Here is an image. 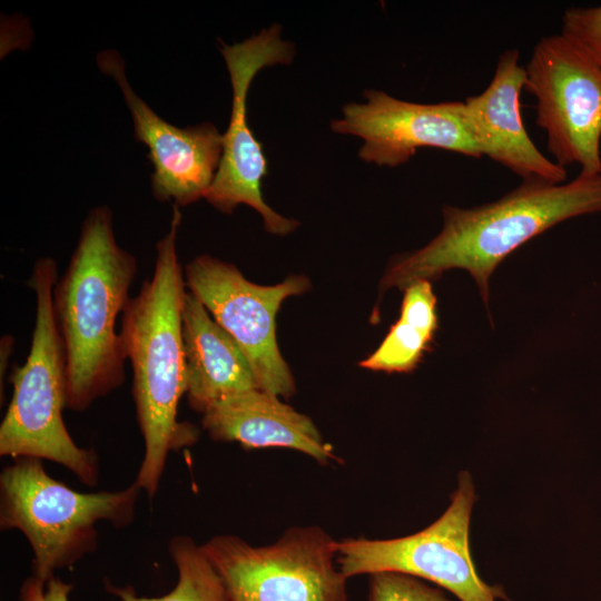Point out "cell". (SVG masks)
<instances>
[{
    "instance_id": "obj_1",
    "label": "cell",
    "mask_w": 601,
    "mask_h": 601,
    "mask_svg": "<svg viewBox=\"0 0 601 601\" xmlns=\"http://www.w3.org/2000/svg\"><path fill=\"white\" fill-rule=\"evenodd\" d=\"M180 221L174 205L169 230L156 244L152 275L130 297L119 333L132 368L131 394L145 447L134 483L149 499L158 492L170 452L194 445L199 433L177 418L186 394L181 312L188 292L177 253Z\"/></svg>"
},
{
    "instance_id": "obj_2",
    "label": "cell",
    "mask_w": 601,
    "mask_h": 601,
    "mask_svg": "<svg viewBox=\"0 0 601 601\" xmlns=\"http://www.w3.org/2000/svg\"><path fill=\"white\" fill-rule=\"evenodd\" d=\"M138 265L120 247L112 211L92 208L52 295L53 313L67 362V408L88 410L124 384L127 359L116 332Z\"/></svg>"
},
{
    "instance_id": "obj_3",
    "label": "cell",
    "mask_w": 601,
    "mask_h": 601,
    "mask_svg": "<svg viewBox=\"0 0 601 601\" xmlns=\"http://www.w3.org/2000/svg\"><path fill=\"white\" fill-rule=\"evenodd\" d=\"M600 211L601 174H579L562 184L522 180L502 198L482 206L446 205L441 231L424 247L396 257L381 289H405L417 280L462 268L475 279L487 306L489 279L506 256L563 220Z\"/></svg>"
},
{
    "instance_id": "obj_4",
    "label": "cell",
    "mask_w": 601,
    "mask_h": 601,
    "mask_svg": "<svg viewBox=\"0 0 601 601\" xmlns=\"http://www.w3.org/2000/svg\"><path fill=\"white\" fill-rule=\"evenodd\" d=\"M57 280L53 258L41 257L35 263L28 279L36 294L31 346L24 364L10 375L12 396L0 424V455L51 461L81 483L96 486L98 456L95 450L76 444L62 417L67 408V362L53 313Z\"/></svg>"
},
{
    "instance_id": "obj_5",
    "label": "cell",
    "mask_w": 601,
    "mask_h": 601,
    "mask_svg": "<svg viewBox=\"0 0 601 601\" xmlns=\"http://www.w3.org/2000/svg\"><path fill=\"white\" fill-rule=\"evenodd\" d=\"M141 490L82 493L49 475L41 460H13L0 473V529L17 530L33 558L31 574L42 582L97 549V524L129 526Z\"/></svg>"
},
{
    "instance_id": "obj_6",
    "label": "cell",
    "mask_w": 601,
    "mask_h": 601,
    "mask_svg": "<svg viewBox=\"0 0 601 601\" xmlns=\"http://www.w3.org/2000/svg\"><path fill=\"white\" fill-rule=\"evenodd\" d=\"M201 548L231 601H348L337 541L317 525L290 528L264 546L218 534Z\"/></svg>"
},
{
    "instance_id": "obj_7",
    "label": "cell",
    "mask_w": 601,
    "mask_h": 601,
    "mask_svg": "<svg viewBox=\"0 0 601 601\" xmlns=\"http://www.w3.org/2000/svg\"><path fill=\"white\" fill-rule=\"evenodd\" d=\"M524 71L553 161L601 174V66L560 32L536 42Z\"/></svg>"
},
{
    "instance_id": "obj_8",
    "label": "cell",
    "mask_w": 601,
    "mask_h": 601,
    "mask_svg": "<svg viewBox=\"0 0 601 601\" xmlns=\"http://www.w3.org/2000/svg\"><path fill=\"white\" fill-rule=\"evenodd\" d=\"M474 501L472 479L467 472H461L449 508L424 530L388 540L337 541L339 570L347 579L381 571L401 572L430 581L460 601H496L503 593L480 578L470 552Z\"/></svg>"
},
{
    "instance_id": "obj_9",
    "label": "cell",
    "mask_w": 601,
    "mask_h": 601,
    "mask_svg": "<svg viewBox=\"0 0 601 601\" xmlns=\"http://www.w3.org/2000/svg\"><path fill=\"white\" fill-rule=\"evenodd\" d=\"M187 289L235 339L248 358L260 390L278 397L295 393L292 372L276 341V314L289 296L309 288V280L292 275L273 286L252 283L233 264L199 255L184 270Z\"/></svg>"
},
{
    "instance_id": "obj_10",
    "label": "cell",
    "mask_w": 601,
    "mask_h": 601,
    "mask_svg": "<svg viewBox=\"0 0 601 601\" xmlns=\"http://www.w3.org/2000/svg\"><path fill=\"white\" fill-rule=\"evenodd\" d=\"M219 49L229 73L233 102L229 125L223 135L220 162L205 199L225 214L233 213L238 205H248L262 216L267 231L285 236L299 224L277 214L262 196L267 160L248 126L247 97L258 71L293 61L294 45L283 40L280 26L274 23L240 42L220 41Z\"/></svg>"
},
{
    "instance_id": "obj_11",
    "label": "cell",
    "mask_w": 601,
    "mask_h": 601,
    "mask_svg": "<svg viewBox=\"0 0 601 601\" xmlns=\"http://www.w3.org/2000/svg\"><path fill=\"white\" fill-rule=\"evenodd\" d=\"M364 102H348L331 121L336 134L358 137V157L368 164L398 167L420 148H437L481 158L464 118L463 101L418 104L382 90L363 92Z\"/></svg>"
},
{
    "instance_id": "obj_12",
    "label": "cell",
    "mask_w": 601,
    "mask_h": 601,
    "mask_svg": "<svg viewBox=\"0 0 601 601\" xmlns=\"http://www.w3.org/2000/svg\"><path fill=\"white\" fill-rule=\"evenodd\" d=\"M97 63L120 88L135 137L148 148L147 156L154 166V197L158 201H174L178 207L205 198L223 154V135L215 125L205 121L178 128L159 117L131 88L118 51L99 52Z\"/></svg>"
},
{
    "instance_id": "obj_13",
    "label": "cell",
    "mask_w": 601,
    "mask_h": 601,
    "mask_svg": "<svg viewBox=\"0 0 601 601\" xmlns=\"http://www.w3.org/2000/svg\"><path fill=\"white\" fill-rule=\"evenodd\" d=\"M524 85L520 51L504 50L487 87L463 101L465 122L481 157L486 156L522 180L565 183L566 168L544 156L524 127L520 106Z\"/></svg>"
},
{
    "instance_id": "obj_14",
    "label": "cell",
    "mask_w": 601,
    "mask_h": 601,
    "mask_svg": "<svg viewBox=\"0 0 601 601\" xmlns=\"http://www.w3.org/2000/svg\"><path fill=\"white\" fill-rule=\"evenodd\" d=\"M201 426L214 441L237 442L247 449H292L321 464L336 460L308 416L260 388L216 402L201 414Z\"/></svg>"
},
{
    "instance_id": "obj_15",
    "label": "cell",
    "mask_w": 601,
    "mask_h": 601,
    "mask_svg": "<svg viewBox=\"0 0 601 601\" xmlns=\"http://www.w3.org/2000/svg\"><path fill=\"white\" fill-rule=\"evenodd\" d=\"M181 335L191 410L203 414L227 396L259 388L242 348L189 290L181 312Z\"/></svg>"
},
{
    "instance_id": "obj_16",
    "label": "cell",
    "mask_w": 601,
    "mask_h": 601,
    "mask_svg": "<svg viewBox=\"0 0 601 601\" xmlns=\"http://www.w3.org/2000/svg\"><path fill=\"white\" fill-rule=\"evenodd\" d=\"M168 551L177 569V582L160 597L140 595L130 585L105 580L106 590L119 601H231L226 584L203 551L201 544L187 535L170 539Z\"/></svg>"
},
{
    "instance_id": "obj_17",
    "label": "cell",
    "mask_w": 601,
    "mask_h": 601,
    "mask_svg": "<svg viewBox=\"0 0 601 601\" xmlns=\"http://www.w3.org/2000/svg\"><path fill=\"white\" fill-rule=\"evenodd\" d=\"M434 336L398 318L385 338L359 365L372 371L408 373L414 371L424 354L432 349Z\"/></svg>"
},
{
    "instance_id": "obj_18",
    "label": "cell",
    "mask_w": 601,
    "mask_h": 601,
    "mask_svg": "<svg viewBox=\"0 0 601 601\" xmlns=\"http://www.w3.org/2000/svg\"><path fill=\"white\" fill-rule=\"evenodd\" d=\"M367 601H452L442 590L410 574L381 571L370 574Z\"/></svg>"
},
{
    "instance_id": "obj_19",
    "label": "cell",
    "mask_w": 601,
    "mask_h": 601,
    "mask_svg": "<svg viewBox=\"0 0 601 601\" xmlns=\"http://www.w3.org/2000/svg\"><path fill=\"white\" fill-rule=\"evenodd\" d=\"M561 33L601 66V3L566 9L562 16Z\"/></svg>"
},
{
    "instance_id": "obj_20",
    "label": "cell",
    "mask_w": 601,
    "mask_h": 601,
    "mask_svg": "<svg viewBox=\"0 0 601 601\" xmlns=\"http://www.w3.org/2000/svg\"><path fill=\"white\" fill-rule=\"evenodd\" d=\"M404 290L400 318L435 336L439 319L436 297L430 280H417Z\"/></svg>"
},
{
    "instance_id": "obj_21",
    "label": "cell",
    "mask_w": 601,
    "mask_h": 601,
    "mask_svg": "<svg viewBox=\"0 0 601 601\" xmlns=\"http://www.w3.org/2000/svg\"><path fill=\"white\" fill-rule=\"evenodd\" d=\"M71 583L53 575L42 582L32 574L26 578L19 590L20 601H70Z\"/></svg>"
},
{
    "instance_id": "obj_22",
    "label": "cell",
    "mask_w": 601,
    "mask_h": 601,
    "mask_svg": "<svg viewBox=\"0 0 601 601\" xmlns=\"http://www.w3.org/2000/svg\"><path fill=\"white\" fill-rule=\"evenodd\" d=\"M14 338L11 335H3L0 341V391L1 401L3 398V374L7 371L9 357L13 352Z\"/></svg>"
}]
</instances>
